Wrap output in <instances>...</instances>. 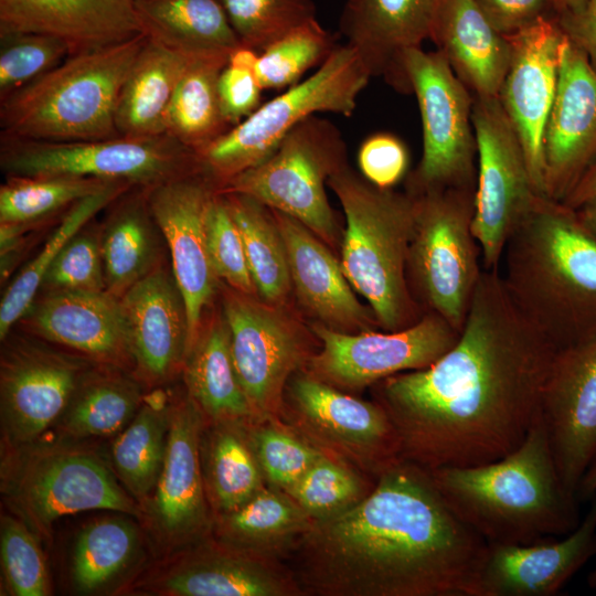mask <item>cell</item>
<instances>
[{
    "mask_svg": "<svg viewBox=\"0 0 596 596\" xmlns=\"http://www.w3.org/2000/svg\"><path fill=\"white\" fill-rule=\"evenodd\" d=\"M556 352L514 306L500 269L483 268L456 343L432 365L379 382L402 458L435 469L513 451L541 416Z\"/></svg>",
    "mask_w": 596,
    "mask_h": 596,
    "instance_id": "6da1fadb",
    "label": "cell"
},
{
    "mask_svg": "<svg viewBox=\"0 0 596 596\" xmlns=\"http://www.w3.org/2000/svg\"><path fill=\"white\" fill-rule=\"evenodd\" d=\"M353 507L299 538L302 578L349 596H479L488 543L445 501L429 469L401 459Z\"/></svg>",
    "mask_w": 596,
    "mask_h": 596,
    "instance_id": "7a4b0ae2",
    "label": "cell"
},
{
    "mask_svg": "<svg viewBox=\"0 0 596 596\" xmlns=\"http://www.w3.org/2000/svg\"><path fill=\"white\" fill-rule=\"evenodd\" d=\"M500 275L514 306L557 351L596 336V236L575 209L540 196L509 236Z\"/></svg>",
    "mask_w": 596,
    "mask_h": 596,
    "instance_id": "3957f363",
    "label": "cell"
},
{
    "mask_svg": "<svg viewBox=\"0 0 596 596\" xmlns=\"http://www.w3.org/2000/svg\"><path fill=\"white\" fill-rule=\"evenodd\" d=\"M447 504L488 544H532L579 523L578 498L557 471L542 415L504 457L429 469Z\"/></svg>",
    "mask_w": 596,
    "mask_h": 596,
    "instance_id": "277c9868",
    "label": "cell"
},
{
    "mask_svg": "<svg viewBox=\"0 0 596 596\" xmlns=\"http://www.w3.org/2000/svg\"><path fill=\"white\" fill-rule=\"evenodd\" d=\"M146 41L142 33L68 55L12 92L1 99V137L54 142L120 137L116 127L118 97Z\"/></svg>",
    "mask_w": 596,
    "mask_h": 596,
    "instance_id": "5b68a950",
    "label": "cell"
},
{
    "mask_svg": "<svg viewBox=\"0 0 596 596\" xmlns=\"http://www.w3.org/2000/svg\"><path fill=\"white\" fill-rule=\"evenodd\" d=\"M344 216L343 273L363 296L380 328L396 331L423 315L407 281L406 266L414 227V196L380 189L348 164L328 180Z\"/></svg>",
    "mask_w": 596,
    "mask_h": 596,
    "instance_id": "8992f818",
    "label": "cell"
},
{
    "mask_svg": "<svg viewBox=\"0 0 596 596\" xmlns=\"http://www.w3.org/2000/svg\"><path fill=\"white\" fill-rule=\"evenodd\" d=\"M0 489L6 505L47 540L61 517L110 510L141 517L138 502L92 448L55 440L1 446Z\"/></svg>",
    "mask_w": 596,
    "mask_h": 596,
    "instance_id": "52a82bcc",
    "label": "cell"
},
{
    "mask_svg": "<svg viewBox=\"0 0 596 596\" xmlns=\"http://www.w3.org/2000/svg\"><path fill=\"white\" fill-rule=\"evenodd\" d=\"M371 74L356 51L337 44L306 79L259 105L249 116L196 152L219 189L264 161L299 123L317 113L352 116Z\"/></svg>",
    "mask_w": 596,
    "mask_h": 596,
    "instance_id": "ba28073f",
    "label": "cell"
},
{
    "mask_svg": "<svg viewBox=\"0 0 596 596\" xmlns=\"http://www.w3.org/2000/svg\"><path fill=\"white\" fill-rule=\"evenodd\" d=\"M476 187L446 188L414 196L407 281L424 313L461 331L483 267L472 231Z\"/></svg>",
    "mask_w": 596,
    "mask_h": 596,
    "instance_id": "9c48e42d",
    "label": "cell"
},
{
    "mask_svg": "<svg viewBox=\"0 0 596 596\" xmlns=\"http://www.w3.org/2000/svg\"><path fill=\"white\" fill-rule=\"evenodd\" d=\"M345 164L341 131L331 121L313 115L294 127L269 157L228 180L219 192L251 196L334 245L337 222L326 184Z\"/></svg>",
    "mask_w": 596,
    "mask_h": 596,
    "instance_id": "30bf717a",
    "label": "cell"
},
{
    "mask_svg": "<svg viewBox=\"0 0 596 596\" xmlns=\"http://www.w3.org/2000/svg\"><path fill=\"white\" fill-rule=\"evenodd\" d=\"M7 177H75L149 189L202 168L196 152L168 134L91 141H36L1 137Z\"/></svg>",
    "mask_w": 596,
    "mask_h": 596,
    "instance_id": "8fae6325",
    "label": "cell"
},
{
    "mask_svg": "<svg viewBox=\"0 0 596 596\" xmlns=\"http://www.w3.org/2000/svg\"><path fill=\"white\" fill-rule=\"evenodd\" d=\"M403 68L417 100L423 132L422 157L408 177L406 192L476 187L473 95L436 50H407Z\"/></svg>",
    "mask_w": 596,
    "mask_h": 596,
    "instance_id": "7c38bea8",
    "label": "cell"
},
{
    "mask_svg": "<svg viewBox=\"0 0 596 596\" xmlns=\"http://www.w3.org/2000/svg\"><path fill=\"white\" fill-rule=\"evenodd\" d=\"M472 124L477 143L472 231L482 267L494 270L500 269L509 236L542 194L498 97H475Z\"/></svg>",
    "mask_w": 596,
    "mask_h": 596,
    "instance_id": "4fadbf2b",
    "label": "cell"
},
{
    "mask_svg": "<svg viewBox=\"0 0 596 596\" xmlns=\"http://www.w3.org/2000/svg\"><path fill=\"white\" fill-rule=\"evenodd\" d=\"M1 342V446L28 444L55 426L94 362L25 331Z\"/></svg>",
    "mask_w": 596,
    "mask_h": 596,
    "instance_id": "5bb4252c",
    "label": "cell"
},
{
    "mask_svg": "<svg viewBox=\"0 0 596 596\" xmlns=\"http://www.w3.org/2000/svg\"><path fill=\"white\" fill-rule=\"evenodd\" d=\"M313 332L322 349L309 361L311 375L350 390L432 365L456 343L460 333L433 312L396 331L365 330L349 334L315 324Z\"/></svg>",
    "mask_w": 596,
    "mask_h": 596,
    "instance_id": "9a60e30c",
    "label": "cell"
},
{
    "mask_svg": "<svg viewBox=\"0 0 596 596\" xmlns=\"http://www.w3.org/2000/svg\"><path fill=\"white\" fill-rule=\"evenodd\" d=\"M222 313L240 383L257 418L269 419L279 412L288 377L306 358L305 337L279 306L227 285Z\"/></svg>",
    "mask_w": 596,
    "mask_h": 596,
    "instance_id": "2e32d148",
    "label": "cell"
},
{
    "mask_svg": "<svg viewBox=\"0 0 596 596\" xmlns=\"http://www.w3.org/2000/svg\"><path fill=\"white\" fill-rule=\"evenodd\" d=\"M205 424L187 391L170 398L163 466L150 498L141 507L153 540L169 553L199 542L212 528L201 460Z\"/></svg>",
    "mask_w": 596,
    "mask_h": 596,
    "instance_id": "e0dca14e",
    "label": "cell"
},
{
    "mask_svg": "<svg viewBox=\"0 0 596 596\" xmlns=\"http://www.w3.org/2000/svg\"><path fill=\"white\" fill-rule=\"evenodd\" d=\"M217 192V184L203 168L148 189L149 206L169 251L171 269L187 307L188 351L219 284L209 256L205 230L207 210Z\"/></svg>",
    "mask_w": 596,
    "mask_h": 596,
    "instance_id": "ac0fdd59",
    "label": "cell"
},
{
    "mask_svg": "<svg viewBox=\"0 0 596 596\" xmlns=\"http://www.w3.org/2000/svg\"><path fill=\"white\" fill-rule=\"evenodd\" d=\"M507 36L511 58L498 99L523 147L534 185L545 196L543 136L557 88L564 33L556 18L544 15Z\"/></svg>",
    "mask_w": 596,
    "mask_h": 596,
    "instance_id": "d6986e66",
    "label": "cell"
},
{
    "mask_svg": "<svg viewBox=\"0 0 596 596\" xmlns=\"http://www.w3.org/2000/svg\"><path fill=\"white\" fill-rule=\"evenodd\" d=\"M541 415L560 477L577 496L581 479L596 457V336L556 352Z\"/></svg>",
    "mask_w": 596,
    "mask_h": 596,
    "instance_id": "ffe728a7",
    "label": "cell"
},
{
    "mask_svg": "<svg viewBox=\"0 0 596 596\" xmlns=\"http://www.w3.org/2000/svg\"><path fill=\"white\" fill-rule=\"evenodd\" d=\"M596 160V68L564 34L543 136L545 196L563 201Z\"/></svg>",
    "mask_w": 596,
    "mask_h": 596,
    "instance_id": "44dd1931",
    "label": "cell"
},
{
    "mask_svg": "<svg viewBox=\"0 0 596 596\" xmlns=\"http://www.w3.org/2000/svg\"><path fill=\"white\" fill-rule=\"evenodd\" d=\"M132 590L169 596H283L296 590L268 557L225 543H193L134 583Z\"/></svg>",
    "mask_w": 596,
    "mask_h": 596,
    "instance_id": "7402d4cb",
    "label": "cell"
},
{
    "mask_svg": "<svg viewBox=\"0 0 596 596\" xmlns=\"http://www.w3.org/2000/svg\"><path fill=\"white\" fill-rule=\"evenodd\" d=\"M18 323L23 331L91 362L134 373L120 298L107 290L42 291Z\"/></svg>",
    "mask_w": 596,
    "mask_h": 596,
    "instance_id": "603a6c76",
    "label": "cell"
},
{
    "mask_svg": "<svg viewBox=\"0 0 596 596\" xmlns=\"http://www.w3.org/2000/svg\"><path fill=\"white\" fill-rule=\"evenodd\" d=\"M134 374L156 387L183 370L189 344L184 298L172 269L161 264L121 297Z\"/></svg>",
    "mask_w": 596,
    "mask_h": 596,
    "instance_id": "cb8c5ba5",
    "label": "cell"
},
{
    "mask_svg": "<svg viewBox=\"0 0 596 596\" xmlns=\"http://www.w3.org/2000/svg\"><path fill=\"white\" fill-rule=\"evenodd\" d=\"M577 526L561 540L488 544L479 596H552L596 556V493Z\"/></svg>",
    "mask_w": 596,
    "mask_h": 596,
    "instance_id": "d4e9b609",
    "label": "cell"
},
{
    "mask_svg": "<svg viewBox=\"0 0 596 596\" xmlns=\"http://www.w3.org/2000/svg\"><path fill=\"white\" fill-rule=\"evenodd\" d=\"M444 0H345L339 32L371 76L409 94L403 55L430 39Z\"/></svg>",
    "mask_w": 596,
    "mask_h": 596,
    "instance_id": "484cf974",
    "label": "cell"
},
{
    "mask_svg": "<svg viewBox=\"0 0 596 596\" xmlns=\"http://www.w3.org/2000/svg\"><path fill=\"white\" fill-rule=\"evenodd\" d=\"M137 0H0V34L40 33L63 41L70 55L142 34Z\"/></svg>",
    "mask_w": 596,
    "mask_h": 596,
    "instance_id": "4316f807",
    "label": "cell"
},
{
    "mask_svg": "<svg viewBox=\"0 0 596 596\" xmlns=\"http://www.w3.org/2000/svg\"><path fill=\"white\" fill-rule=\"evenodd\" d=\"M290 394L311 428L331 443L361 455L377 476L403 459L396 429L382 405L344 394L311 374L296 376Z\"/></svg>",
    "mask_w": 596,
    "mask_h": 596,
    "instance_id": "83f0119b",
    "label": "cell"
},
{
    "mask_svg": "<svg viewBox=\"0 0 596 596\" xmlns=\"http://www.w3.org/2000/svg\"><path fill=\"white\" fill-rule=\"evenodd\" d=\"M272 212L285 243L299 301L324 326L342 332L377 327L373 311L356 299L341 264L321 240L291 216Z\"/></svg>",
    "mask_w": 596,
    "mask_h": 596,
    "instance_id": "f1b7e54d",
    "label": "cell"
},
{
    "mask_svg": "<svg viewBox=\"0 0 596 596\" xmlns=\"http://www.w3.org/2000/svg\"><path fill=\"white\" fill-rule=\"evenodd\" d=\"M429 40L473 97H498L511 44L476 0H444Z\"/></svg>",
    "mask_w": 596,
    "mask_h": 596,
    "instance_id": "f546056e",
    "label": "cell"
},
{
    "mask_svg": "<svg viewBox=\"0 0 596 596\" xmlns=\"http://www.w3.org/2000/svg\"><path fill=\"white\" fill-rule=\"evenodd\" d=\"M185 391L206 422L247 424L259 421L240 383L223 313L203 318L183 365Z\"/></svg>",
    "mask_w": 596,
    "mask_h": 596,
    "instance_id": "4dcf8cb0",
    "label": "cell"
},
{
    "mask_svg": "<svg viewBox=\"0 0 596 596\" xmlns=\"http://www.w3.org/2000/svg\"><path fill=\"white\" fill-rule=\"evenodd\" d=\"M129 191L100 226L106 290L118 298L164 263L166 243L149 206L148 189Z\"/></svg>",
    "mask_w": 596,
    "mask_h": 596,
    "instance_id": "1f68e13d",
    "label": "cell"
},
{
    "mask_svg": "<svg viewBox=\"0 0 596 596\" xmlns=\"http://www.w3.org/2000/svg\"><path fill=\"white\" fill-rule=\"evenodd\" d=\"M193 57L147 36L118 97L116 127L120 137L167 134L170 103Z\"/></svg>",
    "mask_w": 596,
    "mask_h": 596,
    "instance_id": "d6a6232c",
    "label": "cell"
},
{
    "mask_svg": "<svg viewBox=\"0 0 596 596\" xmlns=\"http://www.w3.org/2000/svg\"><path fill=\"white\" fill-rule=\"evenodd\" d=\"M142 386L130 371L93 363L54 426L56 437L81 441L121 432L143 401Z\"/></svg>",
    "mask_w": 596,
    "mask_h": 596,
    "instance_id": "836d02e7",
    "label": "cell"
},
{
    "mask_svg": "<svg viewBox=\"0 0 596 596\" xmlns=\"http://www.w3.org/2000/svg\"><path fill=\"white\" fill-rule=\"evenodd\" d=\"M143 33L189 56H230L241 47L220 0H137Z\"/></svg>",
    "mask_w": 596,
    "mask_h": 596,
    "instance_id": "e575fe53",
    "label": "cell"
},
{
    "mask_svg": "<svg viewBox=\"0 0 596 596\" xmlns=\"http://www.w3.org/2000/svg\"><path fill=\"white\" fill-rule=\"evenodd\" d=\"M170 425V398L155 391L143 401L111 445V467L124 488L141 507L161 472Z\"/></svg>",
    "mask_w": 596,
    "mask_h": 596,
    "instance_id": "d590c367",
    "label": "cell"
},
{
    "mask_svg": "<svg viewBox=\"0 0 596 596\" xmlns=\"http://www.w3.org/2000/svg\"><path fill=\"white\" fill-rule=\"evenodd\" d=\"M311 518L286 493L263 488L235 510L217 513V541L268 557L289 547L311 525Z\"/></svg>",
    "mask_w": 596,
    "mask_h": 596,
    "instance_id": "8d00e7d4",
    "label": "cell"
},
{
    "mask_svg": "<svg viewBox=\"0 0 596 596\" xmlns=\"http://www.w3.org/2000/svg\"><path fill=\"white\" fill-rule=\"evenodd\" d=\"M201 438L205 490L215 513L237 509L263 487V472L241 423H212Z\"/></svg>",
    "mask_w": 596,
    "mask_h": 596,
    "instance_id": "74e56055",
    "label": "cell"
},
{
    "mask_svg": "<svg viewBox=\"0 0 596 596\" xmlns=\"http://www.w3.org/2000/svg\"><path fill=\"white\" fill-rule=\"evenodd\" d=\"M230 56L193 57L174 91L167 113V134L198 152L225 134L217 84Z\"/></svg>",
    "mask_w": 596,
    "mask_h": 596,
    "instance_id": "f35d334b",
    "label": "cell"
},
{
    "mask_svg": "<svg viewBox=\"0 0 596 596\" xmlns=\"http://www.w3.org/2000/svg\"><path fill=\"white\" fill-rule=\"evenodd\" d=\"M223 194L241 232L257 295L279 306L292 284L285 243L272 210L245 194Z\"/></svg>",
    "mask_w": 596,
    "mask_h": 596,
    "instance_id": "ab89813d",
    "label": "cell"
},
{
    "mask_svg": "<svg viewBox=\"0 0 596 596\" xmlns=\"http://www.w3.org/2000/svg\"><path fill=\"white\" fill-rule=\"evenodd\" d=\"M134 188L126 182H110L67 209L66 215L51 234L40 253L22 268L2 296L0 304L1 341L34 301L46 270L65 243L84 225L89 223L102 209L108 206Z\"/></svg>",
    "mask_w": 596,
    "mask_h": 596,
    "instance_id": "60d3db41",
    "label": "cell"
},
{
    "mask_svg": "<svg viewBox=\"0 0 596 596\" xmlns=\"http://www.w3.org/2000/svg\"><path fill=\"white\" fill-rule=\"evenodd\" d=\"M139 532L124 518H104L78 534L72 555L71 575L75 589L93 594L124 573L139 547Z\"/></svg>",
    "mask_w": 596,
    "mask_h": 596,
    "instance_id": "b9f144b4",
    "label": "cell"
},
{
    "mask_svg": "<svg viewBox=\"0 0 596 596\" xmlns=\"http://www.w3.org/2000/svg\"><path fill=\"white\" fill-rule=\"evenodd\" d=\"M108 183L75 177H7L0 188V226L21 234L24 227L72 206Z\"/></svg>",
    "mask_w": 596,
    "mask_h": 596,
    "instance_id": "7bdbcfd3",
    "label": "cell"
},
{
    "mask_svg": "<svg viewBox=\"0 0 596 596\" xmlns=\"http://www.w3.org/2000/svg\"><path fill=\"white\" fill-rule=\"evenodd\" d=\"M337 46L334 38L317 19L266 46L255 65L263 89L290 87L311 67L322 64Z\"/></svg>",
    "mask_w": 596,
    "mask_h": 596,
    "instance_id": "ee69618b",
    "label": "cell"
},
{
    "mask_svg": "<svg viewBox=\"0 0 596 596\" xmlns=\"http://www.w3.org/2000/svg\"><path fill=\"white\" fill-rule=\"evenodd\" d=\"M241 43L266 46L316 18L312 0H220Z\"/></svg>",
    "mask_w": 596,
    "mask_h": 596,
    "instance_id": "f6af8a7d",
    "label": "cell"
},
{
    "mask_svg": "<svg viewBox=\"0 0 596 596\" xmlns=\"http://www.w3.org/2000/svg\"><path fill=\"white\" fill-rule=\"evenodd\" d=\"M369 492L356 475L322 455L286 493L319 521L342 513Z\"/></svg>",
    "mask_w": 596,
    "mask_h": 596,
    "instance_id": "bcb514c9",
    "label": "cell"
},
{
    "mask_svg": "<svg viewBox=\"0 0 596 596\" xmlns=\"http://www.w3.org/2000/svg\"><path fill=\"white\" fill-rule=\"evenodd\" d=\"M40 539L14 514H2L0 553L6 586L14 596L50 594L49 575Z\"/></svg>",
    "mask_w": 596,
    "mask_h": 596,
    "instance_id": "7dc6e473",
    "label": "cell"
},
{
    "mask_svg": "<svg viewBox=\"0 0 596 596\" xmlns=\"http://www.w3.org/2000/svg\"><path fill=\"white\" fill-rule=\"evenodd\" d=\"M0 99L47 73L68 55L67 45L40 33L0 34Z\"/></svg>",
    "mask_w": 596,
    "mask_h": 596,
    "instance_id": "c3c4849f",
    "label": "cell"
},
{
    "mask_svg": "<svg viewBox=\"0 0 596 596\" xmlns=\"http://www.w3.org/2000/svg\"><path fill=\"white\" fill-rule=\"evenodd\" d=\"M42 291H104L100 227L84 225L58 252L45 273Z\"/></svg>",
    "mask_w": 596,
    "mask_h": 596,
    "instance_id": "681fc988",
    "label": "cell"
},
{
    "mask_svg": "<svg viewBox=\"0 0 596 596\" xmlns=\"http://www.w3.org/2000/svg\"><path fill=\"white\" fill-rule=\"evenodd\" d=\"M205 230L216 277L240 292L256 296L243 238L223 193L217 192L211 201Z\"/></svg>",
    "mask_w": 596,
    "mask_h": 596,
    "instance_id": "f907efd6",
    "label": "cell"
},
{
    "mask_svg": "<svg viewBox=\"0 0 596 596\" xmlns=\"http://www.w3.org/2000/svg\"><path fill=\"white\" fill-rule=\"evenodd\" d=\"M248 441L263 476L284 492L323 455L295 435L272 425L252 428Z\"/></svg>",
    "mask_w": 596,
    "mask_h": 596,
    "instance_id": "816d5d0a",
    "label": "cell"
},
{
    "mask_svg": "<svg viewBox=\"0 0 596 596\" xmlns=\"http://www.w3.org/2000/svg\"><path fill=\"white\" fill-rule=\"evenodd\" d=\"M358 164L366 181L380 189H392L407 173L409 152L396 135L375 132L361 142Z\"/></svg>",
    "mask_w": 596,
    "mask_h": 596,
    "instance_id": "f5cc1de1",
    "label": "cell"
},
{
    "mask_svg": "<svg viewBox=\"0 0 596 596\" xmlns=\"http://www.w3.org/2000/svg\"><path fill=\"white\" fill-rule=\"evenodd\" d=\"M219 98L224 118L231 127L249 116L260 104V87L253 70L227 64L222 71Z\"/></svg>",
    "mask_w": 596,
    "mask_h": 596,
    "instance_id": "db71d44e",
    "label": "cell"
},
{
    "mask_svg": "<svg viewBox=\"0 0 596 596\" xmlns=\"http://www.w3.org/2000/svg\"><path fill=\"white\" fill-rule=\"evenodd\" d=\"M490 23L502 34H512L546 15L552 0H476Z\"/></svg>",
    "mask_w": 596,
    "mask_h": 596,
    "instance_id": "11a10c76",
    "label": "cell"
},
{
    "mask_svg": "<svg viewBox=\"0 0 596 596\" xmlns=\"http://www.w3.org/2000/svg\"><path fill=\"white\" fill-rule=\"evenodd\" d=\"M555 18L565 36L596 68V0H586L581 9L561 12Z\"/></svg>",
    "mask_w": 596,
    "mask_h": 596,
    "instance_id": "9f6ffc18",
    "label": "cell"
},
{
    "mask_svg": "<svg viewBox=\"0 0 596 596\" xmlns=\"http://www.w3.org/2000/svg\"><path fill=\"white\" fill-rule=\"evenodd\" d=\"M596 195V160L582 175L575 187L562 201L572 209H578L586 201Z\"/></svg>",
    "mask_w": 596,
    "mask_h": 596,
    "instance_id": "6f0895ef",
    "label": "cell"
},
{
    "mask_svg": "<svg viewBox=\"0 0 596 596\" xmlns=\"http://www.w3.org/2000/svg\"><path fill=\"white\" fill-rule=\"evenodd\" d=\"M596 493V457L588 466L577 488L578 500L592 499Z\"/></svg>",
    "mask_w": 596,
    "mask_h": 596,
    "instance_id": "680465c9",
    "label": "cell"
},
{
    "mask_svg": "<svg viewBox=\"0 0 596 596\" xmlns=\"http://www.w3.org/2000/svg\"><path fill=\"white\" fill-rule=\"evenodd\" d=\"M584 225L596 236V195L576 209Z\"/></svg>",
    "mask_w": 596,
    "mask_h": 596,
    "instance_id": "91938a15",
    "label": "cell"
},
{
    "mask_svg": "<svg viewBox=\"0 0 596 596\" xmlns=\"http://www.w3.org/2000/svg\"><path fill=\"white\" fill-rule=\"evenodd\" d=\"M586 0H556L554 4L555 14L564 11H574L581 9Z\"/></svg>",
    "mask_w": 596,
    "mask_h": 596,
    "instance_id": "94428289",
    "label": "cell"
},
{
    "mask_svg": "<svg viewBox=\"0 0 596 596\" xmlns=\"http://www.w3.org/2000/svg\"><path fill=\"white\" fill-rule=\"evenodd\" d=\"M587 584L590 588L596 589V568L588 575Z\"/></svg>",
    "mask_w": 596,
    "mask_h": 596,
    "instance_id": "6125c7cd",
    "label": "cell"
},
{
    "mask_svg": "<svg viewBox=\"0 0 596 596\" xmlns=\"http://www.w3.org/2000/svg\"><path fill=\"white\" fill-rule=\"evenodd\" d=\"M555 2H556V0H552L553 8H554Z\"/></svg>",
    "mask_w": 596,
    "mask_h": 596,
    "instance_id": "be15d7a7",
    "label": "cell"
}]
</instances>
